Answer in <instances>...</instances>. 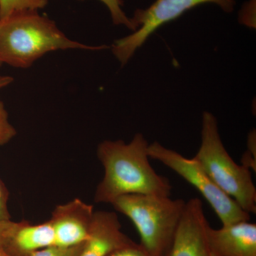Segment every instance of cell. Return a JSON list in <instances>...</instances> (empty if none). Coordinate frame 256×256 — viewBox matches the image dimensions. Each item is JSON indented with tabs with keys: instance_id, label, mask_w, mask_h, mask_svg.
Returning <instances> with one entry per match:
<instances>
[{
	"instance_id": "cell-7",
	"label": "cell",
	"mask_w": 256,
	"mask_h": 256,
	"mask_svg": "<svg viewBox=\"0 0 256 256\" xmlns=\"http://www.w3.org/2000/svg\"><path fill=\"white\" fill-rule=\"evenodd\" d=\"M208 226L201 200L190 198L166 256H213L207 239Z\"/></svg>"
},
{
	"instance_id": "cell-9",
	"label": "cell",
	"mask_w": 256,
	"mask_h": 256,
	"mask_svg": "<svg viewBox=\"0 0 256 256\" xmlns=\"http://www.w3.org/2000/svg\"><path fill=\"white\" fill-rule=\"evenodd\" d=\"M94 207L79 198L58 205L50 220L55 237V246L70 247L84 244L88 238Z\"/></svg>"
},
{
	"instance_id": "cell-14",
	"label": "cell",
	"mask_w": 256,
	"mask_h": 256,
	"mask_svg": "<svg viewBox=\"0 0 256 256\" xmlns=\"http://www.w3.org/2000/svg\"><path fill=\"white\" fill-rule=\"evenodd\" d=\"M16 134V130L10 124L8 112L0 99V146L8 144Z\"/></svg>"
},
{
	"instance_id": "cell-15",
	"label": "cell",
	"mask_w": 256,
	"mask_h": 256,
	"mask_svg": "<svg viewBox=\"0 0 256 256\" xmlns=\"http://www.w3.org/2000/svg\"><path fill=\"white\" fill-rule=\"evenodd\" d=\"M84 244L70 247L52 246L37 250L30 256H80Z\"/></svg>"
},
{
	"instance_id": "cell-17",
	"label": "cell",
	"mask_w": 256,
	"mask_h": 256,
	"mask_svg": "<svg viewBox=\"0 0 256 256\" xmlns=\"http://www.w3.org/2000/svg\"><path fill=\"white\" fill-rule=\"evenodd\" d=\"M9 196L10 192L0 178V220H11V215L8 208Z\"/></svg>"
},
{
	"instance_id": "cell-13",
	"label": "cell",
	"mask_w": 256,
	"mask_h": 256,
	"mask_svg": "<svg viewBox=\"0 0 256 256\" xmlns=\"http://www.w3.org/2000/svg\"><path fill=\"white\" fill-rule=\"evenodd\" d=\"M84 1V0H79ZM104 4L107 6L110 11L112 22L116 25H124L128 28L134 32L136 28L133 26L130 18H128L124 14L122 6H124V2L122 0H100Z\"/></svg>"
},
{
	"instance_id": "cell-6",
	"label": "cell",
	"mask_w": 256,
	"mask_h": 256,
	"mask_svg": "<svg viewBox=\"0 0 256 256\" xmlns=\"http://www.w3.org/2000/svg\"><path fill=\"white\" fill-rule=\"evenodd\" d=\"M204 3H214L226 12H232L235 0H156L146 10H137L131 18L134 33L116 40L112 46L114 56L122 65L127 64L138 48L165 24L181 16L188 10Z\"/></svg>"
},
{
	"instance_id": "cell-18",
	"label": "cell",
	"mask_w": 256,
	"mask_h": 256,
	"mask_svg": "<svg viewBox=\"0 0 256 256\" xmlns=\"http://www.w3.org/2000/svg\"><path fill=\"white\" fill-rule=\"evenodd\" d=\"M242 164L246 166L248 169L256 171V158L250 154L249 152H246L242 154Z\"/></svg>"
},
{
	"instance_id": "cell-12",
	"label": "cell",
	"mask_w": 256,
	"mask_h": 256,
	"mask_svg": "<svg viewBox=\"0 0 256 256\" xmlns=\"http://www.w3.org/2000/svg\"><path fill=\"white\" fill-rule=\"evenodd\" d=\"M47 4L48 0H0V20L20 12L38 11Z\"/></svg>"
},
{
	"instance_id": "cell-1",
	"label": "cell",
	"mask_w": 256,
	"mask_h": 256,
	"mask_svg": "<svg viewBox=\"0 0 256 256\" xmlns=\"http://www.w3.org/2000/svg\"><path fill=\"white\" fill-rule=\"evenodd\" d=\"M149 143L141 133L132 140H105L99 144L97 156L104 176L94 196L96 203L112 204L128 194L170 196V180L156 172L150 163Z\"/></svg>"
},
{
	"instance_id": "cell-5",
	"label": "cell",
	"mask_w": 256,
	"mask_h": 256,
	"mask_svg": "<svg viewBox=\"0 0 256 256\" xmlns=\"http://www.w3.org/2000/svg\"><path fill=\"white\" fill-rule=\"evenodd\" d=\"M148 156L173 170L196 188L214 210L222 225L250 220V214L218 188L194 158H185L158 142L149 144Z\"/></svg>"
},
{
	"instance_id": "cell-4",
	"label": "cell",
	"mask_w": 256,
	"mask_h": 256,
	"mask_svg": "<svg viewBox=\"0 0 256 256\" xmlns=\"http://www.w3.org/2000/svg\"><path fill=\"white\" fill-rule=\"evenodd\" d=\"M214 182L248 213L256 214V188L250 169L236 164L222 142L213 114H202L201 146L195 156Z\"/></svg>"
},
{
	"instance_id": "cell-20",
	"label": "cell",
	"mask_w": 256,
	"mask_h": 256,
	"mask_svg": "<svg viewBox=\"0 0 256 256\" xmlns=\"http://www.w3.org/2000/svg\"><path fill=\"white\" fill-rule=\"evenodd\" d=\"M14 80L12 77L8 76H0V89L8 86Z\"/></svg>"
},
{
	"instance_id": "cell-16",
	"label": "cell",
	"mask_w": 256,
	"mask_h": 256,
	"mask_svg": "<svg viewBox=\"0 0 256 256\" xmlns=\"http://www.w3.org/2000/svg\"><path fill=\"white\" fill-rule=\"evenodd\" d=\"M107 256H154L146 252L140 245L136 244V242L130 245L119 248L114 252H111Z\"/></svg>"
},
{
	"instance_id": "cell-23",
	"label": "cell",
	"mask_w": 256,
	"mask_h": 256,
	"mask_svg": "<svg viewBox=\"0 0 256 256\" xmlns=\"http://www.w3.org/2000/svg\"><path fill=\"white\" fill-rule=\"evenodd\" d=\"M0 249H1V248H0Z\"/></svg>"
},
{
	"instance_id": "cell-10",
	"label": "cell",
	"mask_w": 256,
	"mask_h": 256,
	"mask_svg": "<svg viewBox=\"0 0 256 256\" xmlns=\"http://www.w3.org/2000/svg\"><path fill=\"white\" fill-rule=\"evenodd\" d=\"M121 228L122 226L114 212L96 210L88 238L82 245L80 256H107L119 248L134 242Z\"/></svg>"
},
{
	"instance_id": "cell-19",
	"label": "cell",
	"mask_w": 256,
	"mask_h": 256,
	"mask_svg": "<svg viewBox=\"0 0 256 256\" xmlns=\"http://www.w3.org/2000/svg\"><path fill=\"white\" fill-rule=\"evenodd\" d=\"M256 132L255 131H252L248 134V138L247 151L256 158Z\"/></svg>"
},
{
	"instance_id": "cell-21",
	"label": "cell",
	"mask_w": 256,
	"mask_h": 256,
	"mask_svg": "<svg viewBox=\"0 0 256 256\" xmlns=\"http://www.w3.org/2000/svg\"><path fill=\"white\" fill-rule=\"evenodd\" d=\"M0 256H9L8 255V254H6V252H3L2 249H0Z\"/></svg>"
},
{
	"instance_id": "cell-11",
	"label": "cell",
	"mask_w": 256,
	"mask_h": 256,
	"mask_svg": "<svg viewBox=\"0 0 256 256\" xmlns=\"http://www.w3.org/2000/svg\"><path fill=\"white\" fill-rule=\"evenodd\" d=\"M207 239L213 256H256V224L249 220L207 228Z\"/></svg>"
},
{
	"instance_id": "cell-8",
	"label": "cell",
	"mask_w": 256,
	"mask_h": 256,
	"mask_svg": "<svg viewBox=\"0 0 256 256\" xmlns=\"http://www.w3.org/2000/svg\"><path fill=\"white\" fill-rule=\"evenodd\" d=\"M52 246L55 237L50 220L40 224L0 220V248L9 256H30Z\"/></svg>"
},
{
	"instance_id": "cell-3",
	"label": "cell",
	"mask_w": 256,
	"mask_h": 256,
	"mask_svg": "<svg viewBox=\"0 0 256 256\" xmlns=\"http://www.w3.org/2000/svg\"><path fill=\"white\" fill-rule=\"evenodd\" d=\"M111 204L137 228L140 245L154 256H166L174 242L186 202L151 194L124 195Z\"/></svg>"
},
{
	"instance_id": "cell-2",
	"label": "cell",
	"mask_w": 256,
	"mask_h": 256,
	"mask_svg": "<svg viewBox=\"0 0 256 256\" xmlns=\"http://www.w3.org/2000/svg\"><path fill=\"white\" fill-rule=\"evenodd\" d=\"M105 45L88 46L73 41L54 22L38 11L14 13L0 20V62L15 68H26L50 52L69 48L98 50Z\"/></svg>"
},
{
	"instance_id": "cell-22",
	"label": "cell",
	"mask_w": 256,
	"mask_h": 256,
	"mask_svg": "<svg viewBox=\"0 0 256 256\" xmlns=\"http://www.w3.org/2000/svg\"><path fill=\"white\" fill-rule=\"evenodd\" d=\"M2 65V62H0V66H1Z\"/></svg>"
}]
</instances>
